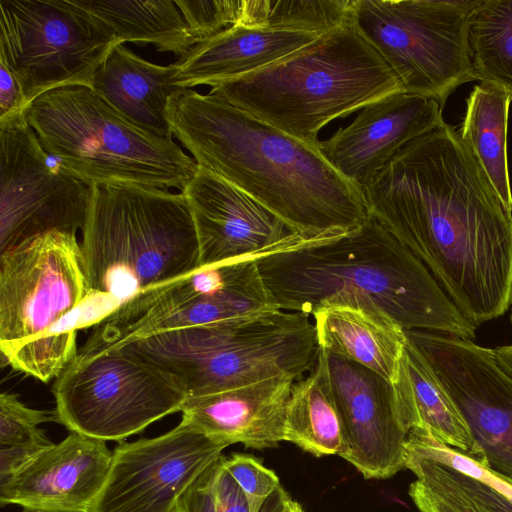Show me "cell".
Returning <instances> with one entry per match:
<instances>
[{
  "instance_id": "obj_18",
  "label": "cell",
  "mask_w": 512,
  "mask_h": 512,
  "mask_svg": "<svg viewBox=\"0 0 512 512\" xmlns=\"http://www.w3.org/2000/svg\"><path fill=\"white\" fill-rule=\"evenodd\" d=\"M443 105L433 98L400 91L361 109L319 148L328 162L363 190L391 158L417 137L440 126Z\"/></svg>"
},
{
  "instance_id": "obj_12",
  "label": "cell",
  "mask_w": 512,
  "mask_h": 512,
  "mask_svg": "<svg viewBox=\"0 0 512 512\" xmlns=\"http://www.w3.org/2000/svg\"><path fill=\"white\" fill-rule=\"evenodd\" d=\"M0 254L39 234L83 229L92 187L41 145L23 112L0 121Z\"/></svg>"
},
{
  "instance_id": "obj_39",
  "label": "cell",
  "mask_w": 512,
  "mask_h": 512,
  "mask_svg": "<svg viewBox=\"0 0 512 512\" xmlns=\"http://www.w3.org/2000/svg\"><path fill=\"white\" fill-rule=\"evenodd\" d=\"M497 360L512 375V345L493 349Z\"/></svg>"
},
{
  "instance_id": "obj_37",
  "label": "cell",
  "mask_w": 512,
  "mask_h": 512,
  "mask_svg": "<svg viewBox=\"0 0 512 512\" xmlns=\"http://www.w3.org/2000/svg\"><path fill=\"white\" fill-rule=\"evenodd\" d=\"M26 106V98L18 80L0 63V121L22 113Z\"/></svg>"
},
{
  "instance_id": "obj_31",
  "label": "cell",
  "mask_w": 512,
  "mask_h": 512,
  "mask_svg": "<svg viewBox=\"0 0 512 512\" xmlns=\"http://www.w3.org/2000/svg\"><path fill=\"white\" fill-rule=\"evenodd\" d=\"M404 467L416 476L409 495L420 512H490L454 482L444 464L406 452Z\"/></svg>"
},
{
  "instance_id": "obj_11",
  "label": "cell",
  "mask_w": 512,
  "mask_h": 512,
  "mask_svg": "<svg viewBox=\"0 0 512 512\" xmlns=\"http://www.w3.org/2000/svg\"><path fill=\"white\" fill-rule=\"evenodd\" d=\"M0 63L16 77L27 105L64 86L90 87L121 43L71 0H0Z\"/></svg>"
},
{
  "instance_id": "obj_8",
  "label": "cell",
  "mask_w": 512,
  "mask_h": 512,
  "mask_svg": "<svg viewBox=\"0 0 512 512\" xmlns=\"http://www.w3.org/2000/svg\"><path fill=\"white\" fill-rule=\"evenodd\" d=\"M279 310L257 259L198 267L115 307L93 324L77 355H94L164 331L250 321Z\"/></svg>"
},
{
  "instance_id": "obj_22",
  "label": "cell",
  "mask_w": 512,
  "mask_h": 512,
  "mask_svg": "<svg viewBox=\"0 0 512 512\" xmlns=\"http://www.w3.org/2000/svg\"><path fill=\"white\" fill-rule=\"evenodd\" d=\"M319 35L235 25L197 43L178 61L175 84L182 89L214 87L269 66Z\"/></svg>"
},
{
  "instance_id": "obj_38",
  "label": "cell",
  "mask_w": 512,
  "mask_h": 512,
  "mask_svg": "<svg viewBox=\"0 0 512 512\" xmlns=\"http://www.w3.org/2000/svg\"><path fill=\"white\" fill-rule=\"evenodd\" d=\"M260 512H304L301 505L291 499L280 487L263 505Z\"/></svg>"
},
{
  "instance_id": "obj_4",
  "label": "cell",
  "mask_w": 512,
  "mask_h": 512,
  "mask_svg": "<svg viewBox=\"0 0 512 512\" xmlns=\"http://www.w3.org/2000/svg\"><path fill=\"white\" fill-rule=\"evenodd\" d=\"M404 91L397 75L352 23L209 93L313 146L329 122Z\"/></svg>"
},
{
  "instance_id": "obj_25",
  "label": "cell",
  "mask_w": 512,
  "mask_h": 512,
  "mask_svg": "<svg viewBox=\"0 0 512 512\" xmlns=\"http://www.w3.org/2000/svg\"><path fill=\"white\" fill-rule=\"evenodd\" d=\"M71 1L123 44L153 45L179 59L197 44L173 0Z\"/></svg>"
},
{
  "instance_id": "obj_30",
  "label": "cell",
  "mask_w": 512,
  "mask_h": 512,
  "mask_svg": "<svg viewBox=\"0 0 512 512\" xmlns=\"http://www.w3.org/2000/svg\"><path fill=\"white\" fill-rule=\"evenodd\" d=\"M416 452L444 464L454 482L488 511L512 512V481L434 441H420Z\"/></svg>"
},
{
  "instance_id": "obj_1",
  "label": "cell",
  "mask_w": 512,
  "mask_h": 512,
  "mask_svg": "<svg viewBox=\"0 0 512 512\" xmlns=\"http://www.w3.org/2000/svg\"><path fill=\"white\" fill-rule=\"evenodd\" d=\"M370 212L476 327L512 304V214L456 129L399 150L363 189Z\"/></svg>"
},
{
  "instance_id": "obj_6",
  "label": "cell",
  "mask_w": 512,
  "mask_h": 512,
  "mask_svg": "<svg viewBox=\"0 0 512 512\" xmlns=\"http://www.w3.org/2000/svg\"><path fill=\"white\" fill-rule=\"evenodd\" d=\"M23 115L42 147L91 187L126 183L182 191L198 170L172 138L135 125L86 85L47 91Z\"/></svg>"
},
{
  "instance_id": "obj_40",
  "label": "cell",
  "mask_w": 512,
  "mask_h": 512,
  "mask_svg": "<svg viewBox=\"0 0 512 512\" xmlns=\"http://www.w3.org/2000/svg\"><path fill=\"white\" fill-rule=\"evenodd\" d=\"M510 319H511V322H512V312H511V315H510Z\"/></svg>"
},
{
  "instance_id": "obj_14",
  "label": "cell",
  "mask_w": 512,
  "mask_h": 512,
  "mask_svg": "<svg viewBox=\"0 0 512 512\" xmlns=\"http://www.w3.org/2000/svg\"><path fill=\"white\" fill-rule=\"evenodd\" d=\"M466 421L474 459L512 481V375L472 340L405 330Z\"/></svg>"
},
{
  "instance_id": "obj_15",
  "label": "cell",
  "mask_w": 512,
  "mask_h": 512,
  "mask_svg": "<svg viewBox=\"0 0 512 512\" xmlns=\"http://www.w3.org/2000/svg\"><path fill=\"white\" fill-rule=\"evenodd\" d=\"M226 447L183 420L160 436L120 442L88 512H178L182 494Z\"/></svg>"
},
{
  "instance_id": "obj_23",
  "label": "cell",
  "mask_w": 512,
  "mask_h": 512,
  "mask_svg": "<svg viewBox=\"0 0 512 512\" xmlns=\"http://www.w3.org/2000/svg\"><path fill=\"white\" fill-rule=\"evenodd\" d=\"M176 63L162 66L117 43L96 70L90 88L135 125L172 138L168 102L180 91L174 82Z\"/></svg>"
},
{
  "instance_id": "obj_7",
  "label": "cell",
  "mask_w": 512,
  "mask_h": 512,
  "mask_svg": "<svg viewBox=\"0 0 512 512\" xmlns=\"http://www.w3.org/2000/svg\"><path fill=\"white\" fill-rule=\"evenodd\" d=\"M121 347L171 377L187 398L277 376L299 380L321 351L312 317L284 310L250 321L164 331Z\"/></svg>"
},
{
  "instance_id": "obj_10",
  "label": "cell",
  "mask_w": 512,
  "mask_h": 512,
  "mask_svg": "<svg viewBox=\"0 0 512 512\" xmlns=\"http://www.w3.org/2000/svg\"><path fill=\"white\" fill-rule=\"evenodd\" d=\"M53 394L57 422L104 442H123L181 411L187 400L171 377L124 347L76 355L57 377Z\"/></svg>"
},
{
  "instance_id": "obj_28",
  "label": "cell",
  "mask_w": 512,
  "mask_h": 512,
  "mask_svg": "<svg viewBox=\"0 0 512 512\" xmlns=\"http://www.w3.org/2000/svg\"><path fill=\"white\" fill-rule=\"evenodd\" d=\"M474 80L512 94V0H475L467 17Z\"/></svg>"
},
{
  "instance_id": "obj_35",
  "label": "cell",
  "mask_w": 512,
  "mask_h": 512,
  "mask_svg": "<svg viewBox=\"0 0 512 512\" xmlns=\"http://www.w3.org/2000/svg\"><path fill=\"white\" fill-rule=\"evenodd\" d=\"M189 33L199 43L238 23L241 0H175Z\"/></svg>"
},
{
  "instance_id": "obj_5",
  "label": "cell",
  "mask_w": 512,
  "mask_h": 512,
  "mask_svg": "<svg viewBox=\"0 0 512 512\" xmlns=\"http://www.w3.org/2000/svg\"><path fill=\"white\" fill-rule=\"evenodd\" d=\"M80 247L85 302L104 297L112 310L142 290L199 267L191 211L182 193L168 189L92 186Z\"/></svg>"
},
{
  "instance_id": "obj_9",
  "label": "cell",
  "mask_w": 512,
  "mask_h": 512,
  "mask_svg": "<svg viewBox=\"0 0 512 512\" xmlns=\"http://www.w3.org/2000/svg\"><path fill=\"white\" fill-rule=\"evenodd\" d=\"M475 0H353L351 22L391 67L403 90L444 105L474 80L467 17Z\"/></svg>"
},
{
  "instance_id": "obj_36",
  "label": "cell",
  "mask_w": 512,
  "mask_h": 512,
  "mask_svg": "<svg viewBox=\"0 0 512 512\" xmlns=\"http://www.w3.org/2000/svg\"><path fill=\"white\" fill-rule=\"evenodd\" d=\"M225 466L245 493L253 512H260L281 487L277 475L250 455L233 454L226 458Z\"/></svg>"
},
{
  "instance_id": "obj_19",
  "label": "cell",
  "mask_w": 512,
  "mask_h": 512,
  "mask_svg": "<svg viewBox=\"0 0 512 512\" xmlns=\"http://www.w3.org/2000/svg\"><path fill=\"white\" fill-rule=\"evenodd\" d=\"M112 461L104 441L71 432L0 483V503L26 511L88 512Z\"/></svg>"
},
{
  "instance_id": "obj_27",
  "label": "cell",
  "mask_w": 512,
  "mask_h": 512,
  "mask_svg": "<svg viewBox=\"0 0 512 512\" xmlns=\"http://www.w3.org/2000/svg\"><path fill=\"white\" fill-rule=\"evenodd\" d=\"M511 101L512 94L481 81L467 99L465 117L458 132L501 203L512 214L507 162V124Z\"/></svg>"
},
{
  "instance_id": "obj_16",
  "label": "cell",
  "mask_w": 512,
  "mask_h": 512,
  "mask_svg": "<svg viewBox=\"0 0 512 512\" xmlns=\"http://www.w3.org/2000/svg\"><path fill=\"white\" fill-rule=\"evenodd\" d=\"M181 193L197 233L199 267L319 242L303 239L246 192L202 166Z\"/></svg>"
},
{
  "instance_id": "obj_24",
  "label": "cell",
  "mask_w": 512,
  "mask_h": 512,
  "mask_svg": "<svg viewBox=\"0 0 512 512\" xmlns=\"http://www.w3.org/2000/svg\"><path fill=\"white\" fill-rule=\"evenodd\" d=\"M397 410L408 433L471 456L469 427L427 361L407 338L399 373L393 383Z\"/></svg>"
},
{
  "instance_id": "obj_3",
  "label": "cell",
  "mask_w": 512,
  "mask_h": 512,
  "mask_svg": "<svg viewBox=\"0 0 512 512\" xmlns=\"http://www.w3.org/2000/svg\"><path fill=\"white\" fill-rule=\"evenodd\" d=\"M279 308L312 316L332 296H370L404 330L475 338L427 267L372 215L358 228L257 259Z\"/></svg>"
},
{
  "instance_id": "obj_41",
  "label": "cell",
  "mask_w": 512,
  "mask_h": 512,
  "mask_svg": "<svg viewBox=\"0 0 512 512\" xmlns=\"http://www.w3.org/2000/svg\"><path fill=\"white\" fill-rule=\"evenodd\" d=\"M32 512H43V511H32Z\"/></svg>"
},
{
  "instance_id": "obj_29",
  "label": "cell",
  "mask_w": 512,
  "mask_h": 512,
  "mask_svg": "<svg viewBox=\"0 0 512 512\" xmlns=\"http://www.w3.org/2000/svg\"><path fill=\"white\" fill-rule=\"evenodd\" d=\"M353 0H241L236 25L321 35L351 22Z\"/></svg>"
},
{
  "instance_id": "obj_33",
  "label": "cell",
  "mask_w": 512,
  "mask_h": 512,
  "mask_svg": "<svg viewBox=\"0 0 512 512\" xmlns=\"http://www.w3.org/2000/svg\"><path fill=\"white\" fill-rule=\"evenodd\" d=\"M220 455L186 489L178 512H253L250 503Z\"/></svg>"
},
{
  "instance_id": "obj_26",
  "label": "cell",
  "mask_w": 512,
  "mask_h": 512,
  "mask_svg": "<svg viewBox=\"0 0 512 512\" xmlns=\"http://www.w3.org/2000/svg\"><path fill=\"white\" fill-rule=\"evenodd\" d=\"M283 441L294 443L316 457L338 455L342 449V423L323 350L313 369L292 385Z\"/></svg>"
},
{
  "instance_id": "obj_2",
  "label": "cell",
  "mask_w": 512,
  "mask_h": 512,
  "mask_svg": "<svg viewBox=\"0 0 512 512\" xmlns=\"http://www.w3.org/2000/svg\"><path fill=\"white\" fill-rule=\"evenodd\" d=\"M172 136L202 166L272 211L303 239H329L363 225V190L319 146L307 144L222 98L181 89L168 102Z\"/></svg>"
},
{
  "instance_id": "obj_20",
  "label": "cell",
  "mask_w": 512,
  "mask_h": 512,
  "mask_svg": "<svg viewBox=\"0 0 512 512\" xmlns=\"http://www.w3.org/2000/svg\"><path fill=\"white\" fill-rule=\"evenodd\" d=\"M295 381L277 376L187 398L181 420L226 446L275 447L283 441L286 407Z\"/></svg>"
},
{
  "instance_id": "obj_13",
  "label": "cell",
  "mask_w": 512,
  "mask_h": 512,
  "mask_svg": "<svg viewBox=\"0 0 512 512\" xmlns=\"http://www.w3.org/2000/svg\"><path fill=\"white\" fill-rule=\"evenodd\" d=\"M87 295L74 234H39L0 254L1 353L53 330Z\"/></svg>"
},
{
  "instance_id": "obj_34",
  "label": "cell",
  "mask_w": 512,
  "mask_h": 512,
  "mask_svg": "<svg viewBox=\"0 0 512 512\" xmlns=\"http://www.w3.org/2000/svg\"><path fill=\"white\" fill-rule=\"evenodd\" d=\"M57 421L55 412L29 408L16 395L0 394V447L42 450L53 444L39 425Z\"/></svg>"
},
{
  "instance_id": "obj_32",
  "label": "cell",
  "mask_w": 512,
  "mask_h": 512,
  "mask_svg": "<svg viewBox=\"0 0 512 512\" xmlns=\"http://www.w3.org/2000/svg\"><path fill=\"white\" fill-rule=\"evenodd\" d=\"M76 331L74 328H55L2 355L12 368L46 383L59 377L77 355Z\"/></svg>"
},
{
  "instance_id": "obj_17",
  "label": "cell",
  "mask_w": 512,
  "mask_h": 512,
  "mask_svg": "<svg viewBox=\"0 0 512 512\" xmlns=\"http://www.w3.org/2000/svg\"><path fill=\"white\" fill-rule=\"evenodd\" d=\"M326 354L341 418L340 457L367 479H386L405 468L409 433L400 419L393 383L342 357Z\"/></svg>"
},
{
  "instance_id": "obj_21",
  "label": "cell",
  "mask_w": 512,
  "mask_h": 512,
  "mask_svg": "<svg viewBox=\"0 0 512 512\" xmlns=\"http://www.w3.org/2000/svg\"><path fill=\"white\" fill-rule=\"evenodd\" d=\"M311 317L321 350L358 363L391 383L396 381L406 332L370 296L337 294Z\"/></svg>"
}]
</instances>
